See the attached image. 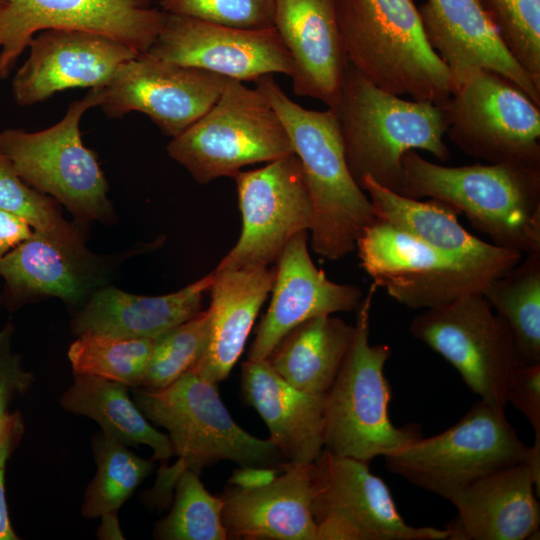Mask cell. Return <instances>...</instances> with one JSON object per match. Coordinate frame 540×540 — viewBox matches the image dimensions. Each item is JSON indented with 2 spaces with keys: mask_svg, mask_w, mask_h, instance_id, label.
Instances as JSON below:
<instances>
[{
  "mask_svg": "<svg viewBox=\"0 0 540 540\" xmlns=\"http://www.w3.org/2000/svg\"><path fill=\"white\" fill-rule=\"evenodd\" d=\"M442 106L446 135L465 154L488 163L540 165V106L506 77L472 70Z\"/></svg>",
  "mask_w": 540,
  "mask_h": 540,
  "instance_id": "obj_11",
  "label": "cell"
},
{
  "mask_svg": "<svg viewBox=\"0 0 540 540\" xmlns=\"http://www.w3.org/2000/svg\"><path fill=\"white\" fill-rule=\"evenodd\" d=\"M311 471L312 463H285L282 474L266 486L225 489L222 522L228 538L316 540Z\"/></svg>",
  "mask_w": 540,
  "mask_h": 540,
  "instance_id": "obj_24",
  "label": "cell"
},
{
  "mask_svg": "<svg viewBox=\"0 0 540 540\" xmlns=\"http://www.w3.org/2000/svg\"><path fill=\"white\" fill-rule=\"evenodd\" d=\"M311 474L316 540H449L447 528L406 523L369 462L323 449Z\"/></svg>",
  "mask_w": 540,
  "mask_h": 540,
  "instance_id": "obj_13",
  "label": "cell"
},
{
  "mask_svg": "<svg viewBox=\"0 0 540 540\" xmlns=\"http://www.w3.org/2000/svg\"><path fill=\"white\" fill-rule=\"evenodd\" d=\"M133 401L152 423L168 431L173 465L160 466L144 503L163 510L173 498L184 470L198 474L203 468L228 460L240 466H266L282 471L287 463L270 439L257 438L241 428L219 397L216 384L193 370L164 388L136 387Z\"/></svg>",
  "mask_w": 540,
  "mask_h": 540,
  "instance_id": "obj_1",
  "label": "cell"
},
{
  "mask_svg": "<svg viewBox=\"0 0 540 540\" xmlns=\"http://www.w3.org/2000/svg\"><path fill=\"white\" fill-rule=\"evenodd\" d=\"M540 476L528 461L493 471L455 494L449 540H525L539 535Z\"/></svg>",
  "mask_w": 540,
  "mask_h": 540,
  "instance_id": "obj_22",
  "label": "cell"
},
{
  "mask_svg": "<svg viewBox=\"0 0 540 540\" xmlns=\"http://www.w3.org/2000/svg\"><path fill=\"white\" fill-rule=\"evenodd\" d=\"M102 518V524L99 527V531L97 533L99 538H118L117 536L122 537V534L119 530L118 521H117V515H108L101 517Z\"/></svg>",
  "mask_w": 540,
  "mask_h": 540,
  "instance_id": "obj_45",
  "label": "cell"
},
{
  "mask_svg": "<svg viewBox=\"0 0 540 540\" xmlns=\"http://www.w3.org/2000/svg\"><path fill=\"white\" fill-rule=\"evenodd\" d=\"M409 332L449 362L480 400L506 408L519 365L516 347L509 326L480 292L426 309L413 318Z\"/></svg>",
  "mask_w": 540,
  "mask_h": 540,
  "instance_id": "obj_12",
  "label": "cell"
},
{
  "mask_svg": "<svg viewBox=\"0 0 540 540\" xmlns=\"http://www.w3.org/2000/svg\"><path fill=\"white\" fill-rule=\"evenodd\" d=\"M166 12L150 0H3L0 6V81L6 79L36 34L49 29L103 34L146 53Z\"/></svg>",
  "mask_w": 540,
  "mask_h": 540,
  "instance_id": "obj_15",
  "label": "cell"
},
{
  "mask_svg": "<svg viewBox=\"0 0 540 540\" xmlns=\"http://www.w3.org/2000/svg\"><path fill=\"white\" fill-rule=\"evenodd\" d=\"M508 403L521 412L533 428L530 464L540 473V364L517 366L507 390Z\"/></svg>",
  "mask_w": 540,
  "mask_h": 540,
  "instance_id": "obj_39",
  "label": "cell"
},
{
  "mask_svg": "<svg viewBox=\"0 0 540 540\" xmlns=\"http://www.w3.org/2000/svg\"><path fill=\"white\" fill-rule=\"evenodd\" d=\"M307 232L296 234L276 262L272 299L257 326L249 360L266 359L300 323L322 315L353 311L363 298L358 287L335 283L314 265L307 247Z\"/></svg>",
  "mask_w": 540,
  "mask_h": 540,
  "instance_id": "obj_20",
  "label": "cell"
},
{
  "mask_svg": "<svg viewBox=\"0 0 540 540\" xmlns=\"http://www.w3.org/2000/svg\"><path fill=\"white\" fill-rule=\"evenodd\" d=\"M0 208L24 217L34 230L57 243L74 249H85L78 229L68 223L45 194L29 187L17 174L8 157L0 150Z\"/></svg>",
  "mask_w": 540,
  "mask_h": 540,
  "instance_id": "obj_36",
  "label": "cell"
},
{
  "mask_svg": "<svg viewBox=\"0 0 540 540\" xmlns=\"http://www.w3.org/2000/svg\"><path fill=\"white\" fill-rule=\"evenodd\" d=\"M530 455L505 409L480 400L449 429L383 458L390 473L449 501L493 471L529 462Z\"/></svg>",
  "mask_w": 540,
  "mask_h": 540,
  "instance_id": "obj_9",
  "label": "cell"
},
{
  "mask_svg": "<svg viewBox=\"0 0 540 540\" xmlns=\"http://www.w3.org/2000/svg\"><path fill=\"white\" fill-rule=\"evenodd\" d=\"M274 28L292 59L294 94L334 107L349 63L334 0H275Z\"/></svg>",
  "mask_w": 540,
  "mask_h": 540,
  "instance_id": "obj_23",
  "label": "cell"
},
{
  "mask_svg": "<svg viewBox=\"0 0 540 540\" xmlns=\"http://www.w3.org/2000/svg\"><path fill=\"white\" fill-rule=\"evenodd\" d=\"M148 55L239 81L291 76V56L277 30L240 29L166 13Z\"/></svg>",
  "mask_w": 540,
  "mask_h": 540,
  "instance_id": "obj_17",
  "label": "cell"
},
{
  "mask_svg": "<svg viewBox=\"0 0 540 540\" xmlns=\"http://www.w3.org/2000/svg\"><path fill=\"white\" fill-rule=\"evenodd\" d=\"M91 444L97 471L84 492L81 513L92 519L117 515L151 473L154 460L139 457L103 432L95 434Z\"/></svg>",
  "mask_w": 540,
  "mask_h": 540,
  "instance_id": "obj_32",
  "label": "cell"
},
{
  "mask_svg": "<svg viewBox=\"0 0 540 540\" xmlns=\"http://www.w3.org/2000/svg\"><path fill=\"white\" fill-rule=\"evenodd\" d=\"M233 178L242 231L215 270L269 267L296 234L312 225L313 206L302 164L293 153L264 167L239 171Z\"/></svg>",
  "mask_w": 540,
  "mask_h": 540,
  "instance_id": "obj_14",
  "label": "cell"
},
{
  "mask_svg": "<svg viewBox=\"0 0 540 540\" xmlns=\"http://www.w3.org/2000/svg\"><path fill=\"white\" fill-rule=\"evenodd\" d=\"M59 403L70 413L96 421L105 435L126 446L147 445L152 459L167 465L173 454L168 435L159 432L130 398L128 387L107 379L74 375Z\"/></svg>",
  "mask_w": 540,
  "mask_h": 540,
  "instance_id": "obj_30",
  "label": "cell"
},
{
  "mask_svg": "<svg viewBox=\"0 0 540 540\" xmlns=\"http://www.w3.org/2000/svg\"><path fill=\"white\" fill-rule=\"evenodd\" d=\"M207 309L210 335L207 349L192 369L217 384L228 377L244 350L261 306L272 291L276 267L213 270Z\"/></svg>",
  "mask_w": 540,
  "mask_h": 540,
  "instance_id": "obj_27",
  "label": "cell"
},
{
  "mask_svg": "<svg viewBox=\"0 0 540 540\" xmlns=\"http://www.w3.org/2000/svg\"><path fill=\"white\" fill-rule=\"evenodd\" d=\"M281 470L266 466H240L229 478L230 485L241 489H256L271 483Z\"/></svg>",
  "mask_w": 540,
  "mask_h": 540,
  "instance_id": "obj_43",
  "label": "cell"
},
{
  "mask_svg": "<svg viewBox=\"0 0 540 540\" xmlns=\"http://www.w3.org/2000/svg\"><path fill=\"white\" fill-rule=\"evenodd\" d=\"M99 103L98 90L91 89L82 99L72 101L63 118L46 129L2 130L0 150L29 187L52 196L75 220L109 224L115 212L108 197V182L80 131L84 113Z\"/></svg>",
  "mask_w": 540,
  "mask_h": 540,
  "instance_id": "obj_7",
  "label": "cell"
},
{
  "mask_svg": "<svg viewBox=\"0 0 540 540\" xmlns=\"http://www.w3.org/2000/svg\"><path fill=\"white\" fill-rule=\"evenodd\" d=\"M356 249L373 285L411 309L436 308L481 293L491 279L514 266L436 249L379 219L363 230Z\"/></svg>",
  "mask_w": 540,
  "mask_h": 540,
  "instance_id": "obj_10",
  "label": "cell"
},
{
  "mask_svg": "<svg viewBox=\"0 0 540 540\" xmlns=\"http://www.w3.org/2000/svg\"><path fill=\"white\" fill-rule=\"evenodd\" d=\"M354 325L322 315L291 329L266 358L295 388L326 394L334 382L352 340Z\"/></svg>",
  "mask_w": 540,
  "mask_h": 540,
  "instance_id": "obj_29",
  "label": "cell"
},
{
  "mask_svg": "<svg viewBox=\"0 0 540 540\" xmlns=\"http://www.w3.org/2000/svg\"><path fill=\"white\" fill-rule=\"evenodd\" d=\"M481 294L509 326L519 364H540V252L526 254Z\"/></svg>",
  "mask_w": 540,
  "mask_h": 540,
  "instance_id": "obj_31",
  "label": "cell"
},
{
  "mask_svg": "<svg viewBox=\"0 0 540 540\" xmlns=\"http://www.w3.org/2000/svg\"><path fill=\"white\" fill-rule=\"evenodd\" d=\"M126 256L69 248L34 230L31 238L0 259L2 303L13 312L27 303L56 297L81 307L107 285L116 265Z\"/></svg>",
  "mask_w": 540,
  "mask_h": 540,
  "instance_id": "obj_19",
  "label": "cell"
},
{
  "mask_svg": "<svg viewBox=\"0 0 540 540\" xmlns=\"http://www.w3.org/2000/svg\"><path fill=\"white\" fill-rule=\"evenodd\" d=\"M360 187L377 219L436 249L487 262L517 264L522 253L487 243L459 223L453 208L430 199L420 201L389 190L365 176Z\"/></svg>",
  "mask_w": 540,
  "mask_h": 540,
  "instance_id": "obj_28",
  "label": "cell"
},
{
  "mask_svg": "<svg viewBox=\"0 0 540 540\" xmlns=\"http://www.w3.org/2000/svg\"><path fill=\"white\" fill-rule=\"evenodd\" d=\"M213 271L186 287L161 296L131 294L111 285L95 291L71 320L74 335L95 333L117 338L154 339L202 311Z\"/></svg>",
  "mask_w": 540,
  "mask_h": 540,
  "instance_id": "obj_26",
  "label": "cell"
},
{
  "mask_svg": "<svg viewBox=\"0 0 540 540\" xmlns=\"http://www.w3.org/2000/svg\"><path fill=\"white\" fill-rule=\"evenodd\" d=\"M229 80L143 53L123 64L97 89L99 107L110 118L143 113L174 138L211 108Z\"/></svg>",
  "mask_w": 540,
  "mask_h": 540,
  "instance_id": "obj_16",
  "label": "cell"
},
{
  "mask_svg": "<svg viewBox=\"0 0 540 540\" xmlns=\"http://www.w3.org/2000/svg\"><path fill=\"white\" fill-rule=\"evenodd\" d=\"M22 423H24L23 417L18 410L0 416V444L12 430Z\"/></svg>",
  "mask_w": 540,
  "mask_h": 540,
  "instance_id": "obj_44",
  "label": "cell"
},
{
  "mask_svg": "<svg viewBox=\"0 0 540 540\" xmlns=\"http://www.w3.org/2000/svg\"><path fill=\"white\" fill-rule=\"evenodd\" d=\"M255 83L279 116L302 164L313 206L311 247L323 258L339 260L356 249L358 237L377 218L347 166L336 113L330 107L316 111L295 103L272 74Z\"/></svg>",
  "mask_w": 540,
  "mask_h": 540,
  "instance_id": "obj_3",
  "label": "cell"
},
{
  "mask_svg": "<svg viewBox=\"0 0 540 540\" xmlns=\"http://www.w3.org/2000/svg\"><path fill=\"white\" fill-rule=\"evenodd\" d=\"M241 368V397L263 419L271 442L287 463H312L324 449L325 394L295 388L266 359H248Z\"/></svg>",
  "mask_w": 540,
  "mask_h": 540,
  "instance_id": "obj_25",
  "label": "cell"
},
{
  "mask_svg": "<svg viewBox=\"0 0 540 540\" xmlns=\"http://www.w3.org/2000/svg\"><path fill=\"white\" fill-rule=\"evenodd\" d=\"M351 64L374 85L416 101L443 105L452 75L430 46L413 0H334Z\"/></svg>",
  "mask_w": 540,
  "mask_h": 540,
  "instance_id": "obj_5",
  "label": "cell"
},
{
  "mask_svg": "<svg viewBox=\"0 0 540 540\" xmlns=\"http://www.w3.org/2000/svg\"><path fill=\"white\" fill-rule=\"evenodd\" d=\"M398 194L439 200L489 236L522 254L540 252V165L442 166L407 151Z\"/></svg>",
  "mask_w": 540,
  "mask_h": 540,
  "instance_id": "obj_2",
  "label": "cell"
},
{
  "mask_svg": "<svg viewBox=\"0 0 540 540\" xmlns=\"http://www.w3.org/2000/svg\"><path fill=\"white\" fill-rule=\"evenodd\" d=\"M169 156L200 184L247 165L294 153L275 110L257 90L230 79L211 108L167 145Z\"/></svg>",
  "mask_w": 540,
  "mask_h": 540,
  "instance_id": "obj_8",
  "label": "cell"
},
{
  "mask_svg": "<svg viewBox=\"0 0 540 540\" xmlns=\"http://www.w3.org/2000/svg\"><path fill=\"white\" fill-rule=\"evenodd\" d=\"M28 48L29 55L12 80V95L19 106L43 102L70 88H102L123 64L139 55L103 34L73 29L41 31Z\"/></svg>",
  "mask_w": 540,
  "mask_h": 540,
  "instance_id": "obj_18",
  "label": "cell"
},
{
  "mask_svg": "<svg viewBox=\"0 0 540 540\" xmlns=\"http://www.w3.org/2000/svg\"><path fill=\"white\" fill-rule=\"evenodd\" d=\"M168 515L154 528V538L162 540H226L222 522L223 501L210 494L199 474L184 470L174 488Z\"/></svg>",
  "mask_w": 540,
  "mask_h": 540,
  "instance_id": "obj_34",
  "label": "cell"
},
{
  "mask_svg": "<svg viewBox=\"0 0 540 540\" xmlns=\"http://www.w3.org/2000/svg\"><path fill=\"white\" fill-rule=\"evenodd\" d=\"M24 433V423L12 430L0 444V540H18L7 508L5 494V473L8 459L18 446Z\"/></svg>",
  "mask_w": 540,
  "mask_h": 540,
  "instance_id": "obj_41",
  "label": "cell"
},
{
  "mask_svg": "<svg viewBox=\"0 0 540 540\" xmlns=\"http://www.w3.org/2000/svg\"><path fill=\"white\" fill-rule=\"evenodd\" d=\"M210 335L207 310L153 339L140 387L164 388L192 370L203 357Z\"/></svg>",
  "mask_w": 540,
  "mask_h": 540,
  "instance_id": "obj_35",
  "label": "cell"
},
{
  "mask_svg": "<svg viewBox=\"0 0 540 540\" xmlns=\"http://www.w3.org/2000/svg\"><path fill=\"white\" fill-rule=\"evenodd\" d=\"M418 12L453 86L470 71L487 69L509 79L540 106V87L509 53L477 0H427Z\"/></svg>",
  "mask_w": 540,
  "mask_h": 540,
  "instance_id": "obj_21",
  "label": "cell"
},
{
  "mask_svg": "<svg viewBox=\"0 0 540 540\" xmlns=\"http://www.w3.org/2000/svg\"><path fill=\"white\" fill-rule=\"evenodd\" d=\"M330 108L337 116L347 166L359 186L369 176L398 193L401 159L409 150H425L443 162L450 159L442 105L382 90L349 63L337 103Z\"/></svg>",
  "mask_w": 540,
  "mask_h": 540,
  "instance_id": "obj_4",
  "label": "cell"
},
{
  "mask_svg": "<svg viewBox=\"0 0 540 540\" xmlns=\"http://www.w3.org/2000/svg\"><path fill=\"white\" fill-rule=\"evenodd\" d=\"M33 227L22 216L0 208V259L32 237Z\"/></svg>",
  "mask_w": 540,
  "mask_h": 540,
  "instance_id": "obj_42",
  "label": "cell"
},
{
  "mask_svg": "<svg viewBox=\"0 0 540 540\" xmlns=\"http://www.w3.org/2000/svg\"><path fill=\"white\" fill-rule=\"evenodd\" d=\"M2 303V294L0 293V305Z\"/></svg>",
  "mask_w": 540,
  "mask_h": 540,
  "instance_id": "obj_46",
  "label": "cell"
},
{
  "mask_svg": "<svg viewBox=\"0 0 540 540\" xmlns=\"http://www.w3.org/2000/svg\"><path fill=\"white\" fill-rule=\"evenodd\" d=\"M372 284L356 310L351 343L324 397V449L369 462L421 438L418 425L395 426L388 414L392 391L384 367L392 354L387 344L371 345Z\"/></svg>",
  "mask_w": 540,
  "mask_h": 540,
  "instance_id": "obj_6",
  "label": "cell"
},
{
  "mask_svg": "<svg viewBox=\"0 0 540 540\" xmlns=\"http://www.w3.org/2000/svg\"><path fill=\"white\" fill-rule=\"evenodd\" d=\"M169 14L240 29L274 27L275 0H161Z\"/></svg>",
  "mask_w": 540,
  "mask_h": 540,
  "instance_id": "obj_38",
  "label": "cell"
},
{
  "mask_svg": "<svg viewBox=\"0 0 540 540\" xmlns=\"http://www.w3.org/2000/svg\"><path fill=\"white\" fill-rule=\"evenodd\" d=\"M3 4V0H0V6Z\"/></svg>",
  "mask_w": 540,
  "mask_h": 540,
  "instance_id": "obj_47",
  "label": "cell"
},
{
  "mask_svg": "<svg viewBox=\"0 0 540 540\" xmlns=\"http://www.w3.org/2000/svg\"><path fill=\"white\" fill-rule=\"evenodd\" d=\"M13 335L14 325L8 321L0 329V416L9 413L15 396L27 393L35 380L33 373L24 369L21 355L13 351Z\"/></svg>",
  "mask_w": 540,
  "mask_h": 540,
  "instance_id": "obj_40",
  "label": "cell"
},
{
  "mask_svg": "<svg viewBox=\"0 0 540 540\" xmlns=\"http://www.w3.org/2000/svg\"><path fill=\"white\" fill-rule=\"evenodd\" d=\"M151 338H117L84 333L70 345L67 356L74 375L95 376L140 387L152 350Z\"/></svg>",
  "mask_w": 540,
  "mask_h": 540,
  "instance_id": "obj_33",
  "label": "cell"
},
{
  "mask_svg": "<svg viewBox=\"0 0 540 540\" xmlns=\"http://www.w3.org/2000/svg\"><path fill=\"white\" fill-rule=\"evenodd\" d=\"M512 57L540 87V0H477Z\"/></svg>",
  "mask_w": 540,
  "mask_h": 540,
  "instance_id": "obj_37",
  "label": "cell"
}]
</instances>
